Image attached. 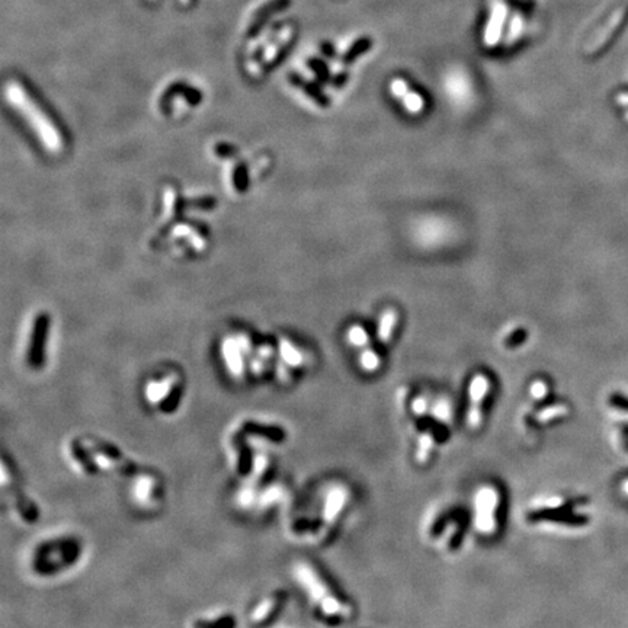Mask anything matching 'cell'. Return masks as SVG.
<instances>
[{
	"label": "cell",
	"instance_id": "obj_1",
	"mask_svg": "<svg viewBox=\"0 0 628 628\" xmlns=\"http://www.w3.org/2000/svg\"><path fill=\"white\" fill-rule=\"evenodd\" d=\"M86 540L72 531L52 532L34 541L25 554V569L38 582L65 578L83 565Z\"/></svg>",
	"mask_w": 628,
	"mask_h": 628
},
{
	"label": "cell",
	"instance_id": "obj_2",
	"mask_svg": "<svg viewBox=\"0 0 628 628\" xmlns=\"http://www.w3.org/2000/svg\"><path fill=\"white\" fill-rule=\"evenodd\" d=\"M294 583L307 599L311 614L327 625H339L352 617L350 604L327 580L317 566L298 560L291 567Z\"/></svg>",
	"mask_w": 628,
	"mask_h": 628
},
{
	"label": "cell",
	"instance_id": "obj_3",
	"mask_svg": "<svg viewBox=\"0 0 628 628\" xmlns=\"http://www.w3.org/2000/svg\"><path fill=\"white\" fill-rule=\"evenodd\" d=\"M350 489L345 483L327 484L319 497L316 515L297 512L288 521V534L297 540L320 543L337 527L350 503Z\"/></svg>",
	"mask_w": 628,
	"mask_h": 628
},
{
	"label": "cell",
	"instance_id": "obj_4",
	"mask_svg": "<svg viewBox=\"0 0 628 628\" xmlns=\"http://www.w3.org/2000/svg\"><path fill=\"white\" fill-rule=\"evenodd\" d=\"M185 377L180 371L167 370L151 375L143 387V400L147 408L162 417L175 416L185 399Z\"/></svg>",
	"mask_w": 628,
	"mask_h": 628
},
{
	"label": "cell",
	"instance_id": "obj_5",
	"mask_svg": "<svg viewBox=\"0 0 628 628\" xmlns=\"http://www.w3.org/2000/svg\"><path fill=\"white\" fill-rule=\"evenodd\" d=\"M127 502L134 512L144 516L159 515L167 502L166 481L156 470L140 468L127 479Z\"/></svg>",
	"mask_w": 628,
	"mask_h": 628
},
{
	"label": "cell",
	"instance_id": "obj_6",
	"mask_svg": "<svg viewBox=\"0 0 628 628\" xmlns=\"http://www.w3.org/2000/svg\"><path fill=\"white\" fill-rule=\"evenodd\" d=\"M286 499L288 486L278 477L260 488L239 483L231 497L236 510L260 519L273 515L286 502Z\"/></svg>",
	"mask_w": 628,
	"mask_h": 628
},
{
	"label": "cell",
	"instance_id": "obj_7",
	"mask_svg": "<svg viewBox=\"0 0 628 628\" xmlns=\"http://www.w3.org/2000/svg\"><path fill=\"white\" fill-rule=\"evenodd\" d=\"M2 493L10 516L21 525L32 527L41 519V506L22 486L18 470L6 454L2 457Z\"/></svg>",
	"mask_w": 628,
	"mask_h": 628
},
{
	"label": "cell",
	"instance_id": "obj_8",
	"mask_svg": "<svg viewBox=\"0 0 628 628\" xmlns=\"http://www.w3.org/2000/svg\"><path fill=\"white\" fill-rule=\"evenodd\" d=\"M85 438L99 476L127 480L141 468L136 458L131 457L116 442L90 434H85Z\"/></svg>",
	"mask_w": 628,
	"mask_h": 628
},
{
	"label": "cell",
	"instance_id": "obj_9",
	"mask_svg": "<svg viewBox=\"0 0 628 628\" xmlns=\"http://www.w3.org/2000/svg\"><path fill=\"white\" fill-rule=\"evenodd\" d=\"M502 506V493L494 484L484 483L474 490L471 503V523L474 531L490 538L499 530V510Z\"/></svg>",
	"mask_w": 628,
	"mask_h": 628
},
{
	"label": "cell",
	"instance_id": "obj_10",
	"mask_svg": "<svg viewBox=\"0 0 628 628\" xmlns=\"http://www.w3.org/2000/svg\"><path fill=\"white\" fill-rule=\"evenodd\" d=\"M8 96L10 101L15 102V107L22 112L26 114L28 116L30 124L36 129V134L39 137V141L44 144L45 149H50L52 153H59L63 146H64V138L60 133V129H57L56 124L51 120H48V115L45 116L44 111L41 108H38V103H32L31 98L28 96V92H22V89H15L10 86L8 90Z\"/></svg>",
	"mask_w": 628,
	"mask_h": 628
},
{
	"label": "cell",
	"instance_id": "obj_11",
	"mask_svg": "<svg viewBox=\"0 0 628 628\" xmlns=\"http://www.w3.org/2000/svg\"><path fill=\"white\" fill-rule=\"evenodd\" d=\"M262 450L249 439L240 429L234 425L227 430L226 452L227 461L233 476L239 481L249 477L255 467L256 458Z\"/></svg>",
	"mask_w": 628,
	"mask_h": 628
},
{
	"label": "cell",
	"instance_id": "obj_12",
	"mask_svg": "<svg viewBox=\"0 0 628 628\" xmlns=\"http://www.w3.org/2000/svg\"><path fill=\"white\" fill-rule=\"evenodd\" d=\"M233 425L240 429L260 450L280 448L286 443L288 437H290L286 428L281 422L266 417L246 416Z\"/></svg>",
	"mask_w": 628,
	"mask_h": 628
},
{
	"label": "cell",
	"instance_id": "obj_13",
	"mask_svg": "<svg viewBox=\"0 0 628 628\" xmlns=\"http://www.w3.org/2000/svg\"><path fill=\"white\" fill-rule=\"evenodd\" d=\"M464 519L460 510H441L428 523V535L439 550L455 552L463 540Z\"/></svg>",
	"mask_w": 628,
	"mask_h": 628
},
{
	"label": "cell",
	"instance_id": "obj_14",
	"mask_svg": "<svg viewBox=\"0 0 628 628\" xmlns=\"http://www.w3.org/2000/svg\"><path fill=\"white\" fill-rule=\"evenodd\" d=\"M288 604L285 589H272L255 600L246 614V621L252 628H268L281 618Z\"/></svg>",
	"mask_w": 628,
	"mask_h": 628
},
{
	"label": "cell",
	"instance_id": "obj_15",
	"mask_svg": "<svg viewBox=\"0 0 628 628\" xmlns=\"http://www.w3.org/2000/svg\"><path fill=\"white\" fill-rule=\"evenodd\" d=\"M63 457L73 474L81 479L101 477L87 447L85 434H74L64 441Z\"/></svg>",
	"mask_w": 628,
	"mask_h": 628
},
{
	"label": "cell",
	"instance_id": "obj_16",
	"mask_svg": "<svg viewBox=\"0 0 628 628\" xmlns=\"http://www.w3.org/2000/svg\"><path fill=\"white\" fill-rule=\"evenodd\" d=\"M492 388V381L486 374H476L468 386V409L465 423L471 430H479L483 423L484 401Z\"/></svg>",
	"mask_w": 628,
	"mask_h": 628
},
{
	"label": "cell",
	"instance_id": "obj_17",
	"mask_svg": "<svg viewBox=\"0 0 628 628\" xmlns=\"http://www.w3.org/2000/svg\"><path fill=\"white\" fill-rule=\"evenodd\" d=\"M277 366H275V377L282 384H291L298 371L304 368L306 357L293 342L288 339H282L278 348Z\"/></svg>",
	"mask_w": 628,
	"mask_h": 628
},
{
	"label": "cell",
	"instance_id": "obj_18",
	"mask_svg": "<svg viewBox=\"0 0 628 628\" xmlns=\"http://www.w3.org/2000/svg\"><path fill=\"white\" fill-rule=\"evenodd\" d=\"M48 331L50 319L45 314H41V316L36 317V320H34L32 332L25 352V362L31 370H41L45 364V345L48 340Z\"/></svg>",
	"mask_w": 628,
	"mask_h": 628
},
{
	"label": "cell",
	"instance_id": "obj_19",
	"mask_svg": "<svg viewBox=\"0 0 628 628\" xmlns=\"http://www.w3.org/2000/svg\"><path fill=\"white\" fill-rule=\"evenodd\" d=\"M239 615L231 609L220 608L193 615L189 628H239Z\"/></svg>",
	"mask_w": 628,
	"mask_h": 628
},
{
	"label": "cell",
	"instance_id": "obj_20",
	"mask_svg": "<svg viewBox=\"0 0 628 628\" xmlns=\"http://www.w3.org/2000/svg\"><path fill=\"white\" fill-rule=\"evenodd\" d=\"M506 17H507L506 5L505 3H496L493 10H492L490 19L488 22L486 31H484V44H486V47L493 48V47L497 45V43L501 41L502 31H503L505 22H506Z\"/></svg>",
	"mask_w": 628,
	"mask_h": 628
},
{
	"label": "cell",
	"instance_id": "obj_21",
	"mask_svg": "<svg viewBox=\"0 0 628 628\" xmlns=\"http://www.w3.org/2000/svg\"><path fill=\"white\" fill-rule=\"evenodd\" d=\"M399 322V313L395 308H387L383 311L381 317H379L378 323V340L381 344H388L392 332H395L396 326Z\"/></svg>",
	"mask_w": 628,
	"mask_h": 628
},
{
	"label": "cell",
	"instance_id": "obj_22",
	"mask_svg": "<svg viewBox=\"0 0 628 628\" xmlns=\"http://www.w3.org/2000/svg\"><path fill=\"white\" fill-rule=\"evenodd\" d=\"M567 413H569V409L566 404H561V403L550 404V406H545V408L540 409L534 415V422L538 425H548L554 421H558V419H561V417L567 416Z\"/></svg>",
	"mask_w": 628,
	"mask_h": 628
},
{
	"label": "cell",
	"instance_id": "obj_23",
	"mask_svg": "<svg viewBox=\"0 0 628 628\" xmlns=\"http://www.w3.org/2000/svg\"><path fill=\"white\" fill-rule=\"evenodd\" d=\"M359 365L365 373H375L379 368V365H381V359H379L378 353L373 348L366 346L361 349Z\"/></svg>",
	"mask_w": 628,
	"mask_h": 628
},
{
	"label": "cell",
	"instance_id": "obj_24",
	"mask_svg": "<svg viewBox=\"0 0 628 628\" xmlns=\"http://www.w3.org/2000/svg\"><path fill=\"white\" fill-rule=\"evenodd\" d=\"M346 337H348V342L352 346L359 348V349L366 348V346H368V342H370V336H368V333H366V331L364 329L361 324L350 326L349 329H348V332H346Z\"/></svg>",
	"mask_w": 628,
	"mask_h": 628
},
{
	"label": "cell",
	"instance_id": "obj_25",
	"mask_svg": "<svg viewBox=\"0 0 628 628\" xmlns=\"http://www.w3.org/2000/svg\"><path fill=\"white\" fill-rule=\"evenodd\" d=\"M401 101H403L404 108L408 109L410 114H413V115L421 114L425 109V99H423V96L421 94H417V92L412 90V89L401 98Z\"/></svg>",
	"mask_w": 628,
	"mask_h": 628
},
{
	"label": "cell",
	"instance_id": "obj_26",
	"mask_svg": "<svg viewBox=\"0 0 628 628\" xmlns=\"http://www.w3.org/2000/svg\"><path fill=\"white\" fill-rule=\"evenodd\" d=\"M371 48V39L370 38H359L358 41H355L352 44V47L346 51V54L344 56V61L345 63H352L355 59H358L359 56H362L364 52H366Z\"/></svg>",
	"mask_w": 628,
	"mask_h": 628
},
{
	"label": "cell",
	"instance_id": "obj_27",
	"mask_svg": "<svg viewBox=\"0 0 628 628\" xmlns=\"http://www.w3.org/2000/svg\"><path fill=\"white\" fill-rule=\"evenodd\" d=\"M523 17L521 15L519 12H516L515 15L512 17V19H510V25H509V31H507V35H506V44L510 45V44H514L516 39L521 36L522 31H523Z\"/></svg>",
	"mask_w": 628,
	"mask_h": 628
},
{
	"label": "cell",
	"instance_id": "obj_28",
	"mask_svg": "<svg viewBox=\"0 0 628 628\" xmlns=\"http://www.w3.org/2000/svg\"><path fill=\"white\" fill-rule=\"evenodd\" d=\"M548 392H550V388L544 379H535L530 387V395L535 401L545 400L548 397Z\"/></svg>",
	"mask_w": 628,
	"mask_h": 628
},
{
	"label": "cell",
	"instance_id": "obj_29",
	"mask_svg": "<svg viewBox=\"0 0 628 628\" xmlns=\"http://www.w3.org/2000/svg\"><path fill=\"white\" fill-rule=\"evenodd\" d=\"M390 90H391V94L395 95L396 98L401 99L410 90V87H409L408 83H406L404 78L397 77V78H392V82L390 85Z\"/></svg>",
	"mask_w": 628,
	"mask_h": 628
},
{
	"label": "cell",
	"instance_id": "obj_30",
	"mask_svg": "<svg viewBox=\"0 0 628 628\" xmlns=\"http://www.w3.org/2000/svg\"><path fill=\"white\" fill-rule=\"evenodd\" d=\"M525 339H527V332L523 331V329H518L515 333H512V335H510V336L507 337V340H506V346H507V348H515V346L521 345Z\"/></svg>",
	"mask_w": 628,
	"mask_h": 628
},
{
	"label": "cell",
	"instance_id": "obj_31",
	"mask_svg": "<svg viewBox=\"0 0 628 628\" xmlns=\"http://www.w3.org/2000/svg\"><path fill=\"white\" fill-rule=\"evenodd\" d=\"M609 401H611L612 406H615V408H620V409L628 410V399L622 397L621 395H612Z\"/></svg>",
	"mask_w": 628,
	"mask_h": 628
},
{
	"label": "cell",
	"instance_id": "obj_32",
	"mask_svg": "<svg viewBox=\"0 0 628 628\" xmlns=\"http://www.w3.org/2000/svg\"><path fill=\"white\" fill-rule=\"evenodd\" d=\"M618 102L622 103V105H627L628 103V95H622L618 98Z\"/></svg>",
	"mask_w": 628,
	"mask_h": 628
},
{
	"label": "cell",
	"instance_id": "obj_33",
	"mask_svg": "<svg viewBox=\"0 0 628 628\" xmlns=\"http://www.w3.org/2000/svg\"><path fill=\"white\" fill-rule=\"evenodd\" d=\"M622 489H624L625 493H628V480H625V481L622 483Z\"/></svg>",
	"mask_w": 628,
	"mask_h": 628
}]
</instances>
